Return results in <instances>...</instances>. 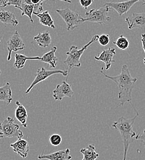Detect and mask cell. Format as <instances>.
<instances>
[{
  "label": "cell",
  "mask_w": 145,
  "mask_h": 160,
  "mask_svg": "<svg viewBox=\"0 0 145 160\" xmlns=\"http://www.w3.org/2000/svg\"><path fill=\"white\" fill-rule=\"evenodd\" d=\"M80 153L83 155V158L82 160H96L100 156L96 152V148L93 144L88 145L86 148H82Z\"/></svg>",
  "instance_id": "obj_21"
},
{
  "label": "cell",
  "mask_w": 145,
  "mask_h": 160,
  "mask_svg": "<svg viewBox=\"0 0 145 160\" xmlns=\"http://www.w3.org/2000/svg\"><path fill=\"white\" fill-rule=\"evenodd\" d=\"M0 131L4 138L22 139L23 137V133L21 131L19 125L15 123L14 120L10 117L0 122Z\"/></svg>",
  "instance_id": "obj_5"
},
{
  "label": "cell",
  "mask_w": 145,
  "mask_h": 160,
  "mask_svg": "<svg viewBox=\"0 0 145 160\" xmlns=\"http://www.w3.org/2000/svg\"><path fill=\"white\" fill-rule=\"evenodd\" d=\"M113 44H115L119 49L123 51L127 49L130 46L129 41L123 35H120L116 41L113 42Z\"/></svg>",
  "instance_id": "obj_24"
},
{
  "label": "cell",
  "mask_w": 145,
  "mask_h": 160,
  "mask_svg": "<svg viewBox=\"0 0 145 160\" xmlns=\"http://www.w3.org/2000/svg\"><path fill=\"white\" fill-rule=\"evenodd\" d=\"M57 74H61L62 76L66 77L67 78L65 81H67L68 79V72L67 70H48L44 68V67H42L39 69H38L37 73H36V77L32 83L30 84V86L28 87V88L25 91V94L29 93L31 90L39 83L42 82L43 81H45L47 78L49 77L54 75H57Z\"/></svg>",
  "instance_id": "obj_7"
},
{
  "label": "cell",
  "mask_w": 145,
  "mask_h": 160,
  "mask_svg": "<svg viewBox=\"0 0 145 160\" xmlns=\"http://www.w3.org/2000/svg\"><path fill=\"white\" fill-rule=\"evenodd\" d=\"M100 72L105 78L112 80L117 84L119 88L118 99L120 101L119 106H123L126 103H131L132 91L137 81V78L131 75L128 65H124L122 67L121 73L116 77H111L103 73V67Z\"/></svg>",
  "instance_id": "obj_1"
},
{
  "label": "cell",
  "mask_w": 145,
  "mask_h": 160,
  "mask_svg": "<svg viewBox=\"0 0 145 160\" xmlns=\"http://www.w3.org/2000/svg\"><path fill=\"white\" fill-rule=\"evenodd\" d=\"M1 75V69H0V75Z\"/></svg>",
  "instance_id": "obj_35"
},
{
  "label": "cell",
  "mask_w": 145,
  "mask_h": 160,
  "mask_svg": "<svg viewBox=\"0 0 145 160\" xmlns=\"http://www.w3.org/2000/svg\"><path fill=\"white\" fill-rule=\"evenodd\" d=\"M12 94L11 84L6 82L3 86L0 87V101L4 102L7 105H9L13 100Z\"/></svg>",
  "instance_id": "obj_20"
},
{
  "label": "cell",
  "mask_w": 145,
  "mask_h": 160,
  "mask_svg": "<svg viewBox=\"0 0 145 160\" xmlns=\"http://www.w3.org/2000/svg\"><path fill=\"white\" fill-rule=\"evenodd\" d=\"M109 8L104 5L99 9H92L85 13V22L97 23L99 24H104L111 21V18L108 15Z\"/></svg>",
  "instance_id": "obj_6"
},
{
  "label": "cell",
  "mask_w": 145,
  "mask_h": 160,
  "mask_svg": "<svg viewBox=\"0 0 145 160\" xmlns=\"http://www.w3.org/2000/svg\"><path fill=\"white\" fill-rule=\"evenodd\" d=\"M49 142L53 146H59L62 142V138L60 135L55 134L51 136L49 138Z\"/></svg>",
  "instance_id": "obj_25"
},
{
  "label": "cell",
  "mask_w": 145,
  "mask_h": 160,
  "mask_svg": "<svg viewBox=\"0 0 145 160\" xmlns=\"http://www.w3.org/2000/svg\"><path fill=\"white\" fill-rule=\"evenodd\" d=\"M41 60V57H27L24 54H16L15 55V62L14 63V67L15 68L19 70L24 67L27 60Z\"/></svg>",
  "instance_id": "obj_22"
},
{
  "label": "cell",
  "mask_w": 145,
  "mask_h": 160,
  "mask_svg": "<svg viewBox=\"0 0 145 160\" xmlns=\"http://www.w3.org/2000/svg\"><path fill=\"white\" fill-rule=\"evenodd\" d=\"M23 0H7L8 6H14L21 10L22 3Z\"/></svg>",
  "instance_id": "obj_27"
},
{
  "label": "cell",
  "mask_w": 145,
  "mask_h": 160,
  "mask_svg": "<svg viewBox=\"0 0 145 160\" xmlns=\"http://www.w3.org/2000/svg\"><path fill=\"white\" fill-rule=\"evenodd\" d=\"M56 12L65 22L68 30H74L85 22V19L77 12L73 11L69 8L58 9Z\"/></svg>",
  "instance_id": "obj_4"
},
{
  "label": "cell",
  "mask_w": 145,
  "mask_h": 160,
  "mask_svg": "<svg viewBox=\"0 0 145 160\" xmlns=\"http://www.w3.org/2000/svg\"><path fill=\"white\" fill-rule=\"evenodd\" d=\"M10 147L13 149V151L20 155L22 158H26L30 150L28 142L22 139L18 140L13 143L10 144Z\"/></svg>",
  "instance_id": "obj_15"
},
{
  "label": "cell",
  "mask_w": 145,
  "mask_h": 160,
  "mask_svg": "<svg viewBox=\"0 0 145 160\" xmlns=\"http://www.w3.org/2000/svg\"><path fill=\"white\" fill-rule=\"evenodd\" d=\"M135 112L136 115L133 118H125L124 117H121L117 121L112 124V126L119 132L122 139L124 145V157L122 160L127 159L129 147L137 136L136 132L133 130V124L136 119L138 117L139 113L137 110Z\"/></svg>",
  "instance_id": "obj_2"
},
{
  "label": "cell",
  "mask_w": 145,
  "mask_h": 160,
  "mask_svg": "<svg viewBox=\"0 0 145 160\" xmlns=\"http://www.w3.org/2000/svg\"><path fill=\"white\" fill-rule=\"evenodd\" d=\"M98 41L100 45L103 46H107L110 42V37L109 35L107 34H103L101 35H99V38L98 39Z\"/></svg>",
  "instance_id": "obj_26"
},
{
  "label": "cell",
  "mask_w": 145,
  "mask_h": 160,
  "mask_svg": "<svg viewBox=\"0 0 145 160\" xmlns=\"http://www.w3.org/2000/svg\"><path fill=\"white\" fill-rule=\"evenodd\" d=\"M30 1L35 5H39V4H42V2L45 0H30ZM55 1H61L65 2H67V3H71L72 2V1L70 0H55Z\"/></svg>",
  "instance_id": "obj_30"
},
{
  "label": "cell",
  "mask_w": 145,
  "mask_h": 160,
  "mask_svg": "<svg viewBox=\"0 0 145 160\" xmlns=\"http://www.w3.org/2000/svg\"><path fill=\"white\" fill-rule=\"evenodd\" d=\"M142 5H143V6H145V1H144V2H143V4H142Z\"/></svg>",
  "instance_id": "obj_34"
},
{
  "label": "cell",
  "mask_w": 145,
  "mask_h": 160,
  "mask_svg": "<svg viewBox=\"0 0 145 160\" xmlns=\"http://www.w3.org/2000/svg\"><path fill=\"white\" fill-rule=\"evenodd\" d=\"M143 0H127L123 2H106L104 5L116 11L119 16L128 12L131 8L139 1Z\"/></svg>",
  "instance_id": "obj_9"
},
{
  "label": "cell",
  "mask_w": 145,
  "mask_h": 160,
  "mask_svg": "<svg viewBox=\"0 0 145 160\" xmlns=\"http://www.w3.org/2000/svg\"><path fill=\"white\" fill-rule=\"evenodd\" d=\"M1 40H0V42H1Z\"/></svg>",
  "instance_id": "obj_36"
},
{
  "label": "cell",
  "mask_w": 145,
  "mask_h": 160,
  "mask_svg": "<svg viewBox=\"0 0 145 160\" xmlns=\"http://www.w3.org/2000/svg\"><path fill=\"white\" fill-rule=\"evenodd\" d=\"M116 54L115 48H109L107 49H104L102 52L97 56H95L94 58L95 60L103 62L105 65V68L106 70H108L112 64L115 62V60L113 59L114 55Z\"/></svg>",
  "instance_id": "obj_13"
},
{
  "label": "cell",
  "mask_w": 145,
  "mask_h": 160,
  "mask_svg": "<svg viewBox=\"0 0 145 160\" xmlns=\"http://www.w3.org/2000/svg\"><path fill=\"white\" fill-rule=\"evenodd\" d=\"M6 44L7 49L8 50V61H10L11 59V54L13 52L23 50L25 48V45L18 31H15L14 34L7 41Z\"/></svg>",
  "instance_id": "obj_8"
},
{
  "label": "cell",
  "mask_w": 145,
  "mask_h": 160,
  "mask_svg": "<svg viewBox=\"0 0 145 160\" xmlns=\"http://www.w3.org/2000/svg\"><path fill=\"white\" fill-rule=\"evenodd\" d=\"M3 138H4L3 134V133H2V132H0V139H3Z\"/></svg>",
  "instance_id": "obj_33"
},
{
  "label": "cell",
  "mask_w": 145,
  "mask_h": 160,
  "mask_svg": "<svg viewBox=\"0 0 145 160\" xmlns=\"http://www.w3.org/2000/svg\"><path fill=\"white\" fill-rule=\"evenodd\" d=\"M34 39L37 41L40 47L43 48H48L51 44V37L48 30L39 33L37 36L34 37Z\"/></svg>",
  "instance_id": "obj_19"
},
{
  "label": "cell",
  "mask_w": 145,
  "mask_h": 160,
  "mask_svg": "<svg viewBox=\"0 0 145 160\" xmlns=\"http://www.w3.org/2000/svg\"><path fill=\"white\" fill-rule=\"evenodd\" d=\"M74 94L71 86L65 81H62L61 84L57 85L53 92V96L54 100L61 101L64 98H71Z\"/></svg>",
  "instance_id": "obj_10"
},
{
  "label": "cell",
  "mask_w": 145,
  "mask_h": 160,
  "mask_svg": "<svg viewBox=\"0 0 145 160\" xmlns=\"http://www.w3.org/2000/svg\"><path fill=\"white\" fill-rule=\"evenodd\" d=\"M38 158L39 160H70L72 157L70 155V149L66 148L65 150H60L49 154L39 155Z\"/></svg>",
  "instance_id": "obj_14"
},
{
  "label": "cell",
  "mask_w": 145,
  "mask_h": 160,
  "mask_svg": "<svg viewBox=\"0 0 145 160\" xmlns=\"http://www.w3.org/2000/svg\"><path fill=\"white\" fill-rule=\"evenodd\" d=\"M125 22L130 30L138 28L145 30V12L133 13L125 19Z\"/></svg>",
  "instance_id": "obj_11"
},
{
  "label": "cell",
  "mask_w": 145,
  "mask_h": 160,
  "mask_svg": "<svg viewBox=\"0 0 145 160\" xmlns=\"http://www.w3.org/2000/svg\"><path fill=\"white\" fill-rule=\"evenodd\" d=\"M35 9H37V13H41L43 11L42 3L39 5H35L30 0H23L22 6L21 11L22 12V16H27L30 20L31 23H34L32 19V14L35 12Z\"/></svg>",
  "instance_id": "obj_12"
},
{
  "label": "cell",
  "mask_w": 145,
  "mask_h": 160,
  "mask_svg": "<svg viewBox=\"0 0 145 160\" xmlns=\"http://www.w3.org/2000/svg\"><path fill=\"white\" fill-rule=\"evenodd\" d=\"M142 43L143 49L145 53V33H142ZM143 63L145 65V58L143 59Z\"/></svg>",
  "instance_id": "obj_31"
},
{
  "label": "cell",
  "mask_w": 145,
  "mask_h": 160,
  "mask_svg": "<svg viewBox=\"0 0 145 160\" xmlns=\"http://www.w3.org/2000/svg\"><path fill=\"white\" fill-rule=\"evenodd\" d=\"M34 15H36L40 19V23L44 26L51 27L52 28H55L54 20H53L49 12L48 11H43L41 13L34 12Z\"/></svg>",
  "instance_id": "obj_23"
},
{
  "label": "cell",
  "mask_w": 145,
  "mask_h": 160,
  "mask_svg": "<svg viewBox=\"0 0 145 160\" xmlns=\"http://www.w3.org/2000/svg\"><path fill=\"white\" fill-rule=\"evenodd\" d=\"M16 104L17 105V108L15 110V117L18 121L20 122L21 125L25 128H27V118H28V113L25 107L19 102V101L17 100L16 102Z\"/></svg>",
  "instance_id": "obj_16"
},
{
  "label": "cell",
  "mask_w": 145,
  "mask_h": 160,
  "mask_svg": "<svg viewBox=\"0 0 145 160\" xmlns=\"http://www.w3.org/2000/svg\"><path fill=\"white\" fill-rule=\"evenodd\" d=\"M8 6L7 0H0V9Z\"/></svg>",
  "instance_id": "obj_32"
},
{
  "label": "cell",
  "mask_w": 145,
  "mask_h": 160,
  "mask_svg": "<svg viewBox=\"0 0 145 160\" xmlns=\"http://www.w3.org/2000/svg\"><path fill=\"white\" fill-rule=\"evenodd\" d=\"M0 22L5 25H11L13 27L19 24L16 16L9 11L0 10Z\"/></svg>",
  "instance_id": "obj_17"
},
{
  "label": "cell",
  "mask_w": 145,
  "mask_h": 160,
  "mask_svg": "<svg viewBox=\"0 0 145 160\" xmlns=\"http://www.w3.org/2000/svg\"><path fill=\"white\" fill-rule=\"evenodd\" d=\"M57 51V47L54 46L53 48L46 53H45L41 57L40 61L42 62L46 63L49 65L51 68H55L57 66L58 58L56 56V52Z\"/></svg>",
  "instance_id": "obj_18"
},
{
  "label": "cell",
  "mask_w": 145,
  "mask_h": 160,
  "mask_svg": "<svg viewBox=\"0 0 145 160\" xmlns=\"http://www.w3.org/2000/svg\"><path fill=\"white\" fill-rule=\"evenodd\" d=\"M99 38V35H94L91 40H90L87 44L84 45L83 47L80 49H79L76 46H72L69 50L66 52L67 58L64 60V63L68 66V75H69L70 70L75 67H80L81 62L80 58L83 55L84 52L88 49V48L93 43L95 42L98 41Z\"/></svg>",
  "instance_id": "obj_3"
},
{
  "label": "cell",
  "mask_w": 145,
  "mask_h": 160,
  "mask_svg": "<svg viewBox=\"0 0 145 160\" xmlns=\"http://www.w3.org/2000/svg\"><path fill=\"white\" fill-rule=\"evenodd\" d=\"M80 4L85 9H87L93 2V0H79Z\"/></svg>",
  "instance_id": "obj_28"
},
{
  "label": "cell",
  "mask_w": 145,
  "mask_h": 160,
  "mask_svg": "<svg viewBox=\"0 0 145 160\" xmlns=\"http://www.w3.org/2000/svg\"><path fill=\"white\" fill-rule=\"evenodd\" d=\"M135 139L140 140L143 143V145L145 149V129L142 133L137 134Z\"/></svg>",
  "instance_id": "obj_29"
}]
</instances>
